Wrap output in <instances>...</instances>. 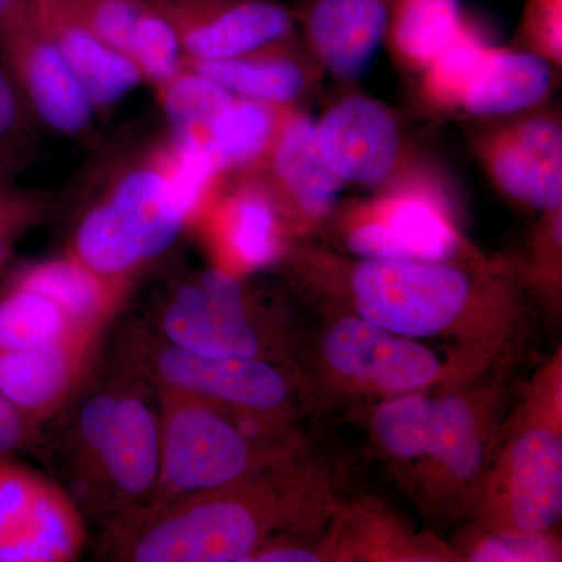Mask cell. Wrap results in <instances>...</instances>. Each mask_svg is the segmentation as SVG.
I'll list each match as a JSON object with an SVG mask.
<instances>
[{"label": "cell", "mask_w": 562, "mask_h": 562, "mask_svg": "<svg viewBox=\"0 0 562 562\" xmlns=\"http://www.w3.org/2000/svg\"><path fill=\"white\" fill-rule=\"evenodd\" d=\"M273 269L325 316L349 314L419 341L454 339L487 357L522 313L525 283L508 258L373 260L302 238Z\"/></svg>", "instance_id": "obj_1"}, {"label": "cell", "mask_w": 562, "mask_h": 562, "mask_svg": "<svg viewBox=\"0 0 562 562\" xmlns=\"http://www.w3.org/2000/svg\"><path fill=\"white\" fill-rule=\"evenodd\" d=\"M77 181L66 255L128 286L195 224L220 179L202 150L165 131L101 144Z\"/></svg>", "instance_id": "obj_2"}, {"label": "cell", "mask_w": 562, "mask_h": 562, "mask_svg": "<svg viewBox=\"0 0 562 562\" xmlns=\"http://www.w3.org/2000/svg\"><path fill=\"white\" fill-rule=\"evenodd\" d=\"M327 482L288 452L249 475L188 495L121 525V557L135 562H251L328 506Z\"/></svg>", "instance_id": "obj_3"}, {"label": "cell", "mask_w": 562, "mask_h": 562, "mask_svg": "<svg viewBox=\"0 0 562 562\" xmlns=\"http://www.w3.org/2000/svg\"><path fill=\"white\" fill-rule=\"evenodd\" d=\"M331 249L373 260H471L452 179L430 157L366 198L336 203L321 232Z\"/></svg>", "instance_id": "obj_4"}, {"label": "cell", "mask_w": 562, "mask_h": 562, "mask_svg": "<svg viewBox=\"0 0 562 562\" xmlns=\"http://www.w3.org/2000/svg\"><path fill=\"white\" fill-rule=\"evenodd\" d=\"M160 394L161 468L157 490L149 505L131 519L161 512L171 503L224 486L261 465L290 447L266 442V417L244 416L194 395L158 387Z\"/></svg>", "instance_id": "obj_5"}, {"label": "cell", "mask_w": 562, "mask_h": 562, "mask_svg": "<svg viewBox=\"0 0 562 562\" xmlns=\"http://www.w3.org/2000/svg\"><path fill=\"white\" fill-rule=\"evenodd\" d=\"M77 490L103 497L121 522L149 505L161 468L160 412L138 384L114 380L91 392L74 424Z\"/></svg>", "instance_id": "obj_6"}, {"label": "cell", "mask_w": 562, "mask_h": 562, "mask_svg": "<svg viewBox=\"0 0 562 562\" xmlns=\"http://www.w3.org/2000/svg\"><path fill=\"white\" fill-rule=\"evenodd\" d=\"M560 366L536 384L530 401L494 450L476 512L484 531L550 532L562 514Z\"/></svg>", "instance_id": "obj_7"}, {"label": "cell", "mask_w": 562, "mask_h": 562, "mask_svg": "<svg viewBox=\"0 0 562 562\" xmlns=\"http://www.w3.org/2000/svg\"><path fill=\"white\" fill-rule=\"evenodd\" d=\"M317 349L328 382L357 395L387 398L472 379L492 360L479 353L442 355L357 316H331Z\"/></svg>", "instance_id": "obj_8"}, {"label": "cell", "mask_w": 562, "mask_h": 562, "mask_svg": "<svg viewBox=\"0 0 562 562\" xmlns=\"http://www.w3.org/2000/svg\"><path fill=\"white\" fill-rule=\"evenodd\" d=\"M501 392L471 387L435 395L427 453L413 476V490L431 506H476L498 441L495 419Z\"/></svg>", "instance_id": "obj_9"}, {"label": "cell", "mask_w": 562, "mask_h": 562, "mask_svg": "<svg viewBox=\"0 0 562 562\" xmlns=\"http://www.w3.org/2000/svg\"><path fill=\"white\" fill-rule=\"evenodd\" d=\"M243 277L213 268L173 284L160 310L162 341L211 357L265 358L269 342Z\"/></svg>", "instance_id": "obj_10"}, {"label": "cell", "mask_w": 562, "mask_h": 562, "mask_svg": "<svg viewBox=\"0 0 562 562\" xmlns=\"http://www.w3.org/2000/svg\"><path fill=\"white\" fill-rule=\"evenodd\" d=\"M472 155L509 201L550 213L562 209L561 111L535 109L472 132Z\"/></svg>", "instance_id": "obj_11"}, {"label": "cell", "mask_w": 562, "mask_h": 562, "mask_svg": "<svg viewBox=\"0 0 562 562\" xmlns=\"http://www.w3.org/2000/svg\"><path fill=\"white\" fill-rule=\"evenodd\" d=\"M316 135L333 172L369 192L428 157L406 138L394 111L364 92H346L333 101L316 121Z\"/></svg>", "instance_id": "obj_12"}, {"label": "cell", "mask_w": 562, "mask_h": 562, "mask_svg": "<svg viewBox=\"0 0 562 562\" xmlns=\"http://www.w3.org/2000/svg\"><path fill=\"white\" fill-rule=\"evenodd\" d=\"M143 369L158 387L266 419H279L294 387L271 360L192 353L166 341L147 347Z\"/></svg>", "instance_id": "obj_13"}, {"label": "cell", "mask_w": 562, "mask_h": 562, "mask_svg": "<svg viewBox=\"0 0 562 562\" xmlns=\"http://www.w3.org/2000/svg\"><path fill=\"white\" fill-rule=\"evenodd\" d=\"M0 57L38 128L81 143L94 140L101 116L29 7L0 41Z\"/></svg>", "instance_id": "obj_14"}, {"label": "cell", "mask_w": 562, "mask_h": 562, "mask_svg": "<svg viewBox=\"0 0 562 562\" xmlns=\"http://www.w3.org/2000/svg\"><path fill=\"white\" fill-rule=\"evenodd\" d=\"M83 543V519L68 492L0 460V562L72 561Z\"/></svg>", "instance_id": "obj_15"}, {"label": "cell", "mask_w": 562, "mask_h": 562, "mask_svg": "<svg viewBox=\"0 0 562 562\" xmlns=\"http://www.w3.org/2000/svg\"><path fill=\"white\" fill-rule=\"evenodd\" d=\"M217 268L247 276L276 268L292 241L271 194L254 172L217 181L199 214Z\"/></svg>", "instance_id": "obj_16"}, {"label": "cell", "mask_w": 562, "mask_h": 562, "mask_svg": "<svg viewBox=\"0 0 562 562\" xmlns=\"http://www.w3.org/2000/svg\"><path fill=\"white\" fill-rule=\"evenodd\" d=\"M168 21L192 61L241 57L299 35L280 0H147Z\"/></svg>", "instance_id": "obj_17"}, {"label": "cell", "mask_w": 562, "mask_h": 562, "mask_svg": "<svg viewBox=\"0 0 562 562\" xmlns=\"http://www.w3.org/2000/svg\"><path fill=\"white\" fill-rule=\"evenodd\" d=\"M250 172L271 194L294 239L321 232L346 187L322 155L316 121L305 109L291 111L271 150Z\"/></svg>", "instance_id": "obj_18"}, {"label": "cell", "mask_w": 562, "mask_h": 562, "mask_svg": "<svg viewBox=\"0 0 562 562\" xmlns=\"http://www.w3.org/2000/svg\"><path fill=\"white\" fill-rule=\"evenodd\" d=\"M394 0H295L299 35L325 74L360 80L384 43Z\"/></svg>", "instance_id": "obj_19"}, {"label": "cell", "mask_w": 562, "mask_h": 562, "mask_svg": "<svg viewBox=\"0 0 562 562\" xmlns=\"http://www.w3.org/2000/svg\"><path fill=\"white\" fill-rule=\"evenodd\" d=\"M98 338L76 333L47 346L0 351V392L31 424L49 419L79 390Z\"/></svg>", "instance_id": "obj_20"}, {"label": "cell", "mask_w": 562, "mask_h": 562, "mask_svg": "<svg viewBox=\"0 0 562 562\" xmlns=\"http://www.w3.org/2000/svg\"><path fill=\"white\" fill-rule=\"evenodd\" d=\"M184 68L221 85L233 95L279 106H302L319 90L325 70L303 43L301 35L241 57L217 61H192Z\"/></svg>", "instance_id": "obj_21"}, {"label": "cell", "mask_w": 562, "mask_h": 562, "mask_svg": "<svg viewBox=\"0 0 562 562\" xmlns=\"http://www.w3.org/2000/svg\"><path fill=\"white\" fill-rule=\"evenodd\" d=\"M29 10L90 94L99 116L144 83L135 63L95 35L61 0H31Z\"/></svg>", "instance_id": "obj_22"}, {"label": "cell", "mask_w": 562, "mask_h": 562, "mask_svg": "<svg viewBox=\"0 0 562 562\" xmlns=\"http://www.w3.org/2000/svg\"><path fill=\"white\" fill-rule=\"evenodd\" d=\"M554 69L531 52L495 46L482 72L465 92L458 113L476 120H495L539 109L557 85Z\"/></svg>", "instance_id": "obj_23"}, {"label": "cell", "mask_w": 562, "mask_h": 562, "mask_svg": "<svg viewBox=\"0 0 562 562\" xmlns=\"http://www.w3.org/2000/svg\"><path fill=\"white\" fill-rule=\"evenodd\" d=\"M294 109L250 101L232 95L206 133V157L221 179L232 173L254 171L276 143Z\"/></svg>", "instance_id": "obj_24"}, {"label": "cell", "mask_w": 562, "mask_h": 562, "mask_svg": "<svg viewBox=\"0 0 562 562\" xmlns=\"http://www.w3.org/2000/svg\"><path fill=\"white\" fill-rule=\"evenodd\" d=\"M13 284L46 295L60 306L77 328L95 335L116 313L127 290V286L103 279L69 255L24 269Z\"/></svg>", "instance_id": "obj_25"}, {"label": "cell", "mask_w": 562, "mask_h": 562, "mask_svg": "<svg viewBox=\"0 0 562 562\" xmlns=\"http://www.w3.org/2000/svg\"><path fill=\"white\" fill-rule=\"evenodd\" d=\"M464 16L461 0H394L383 43L392 65L417 76L453 40Z\"/></svg>", "instance_id": "obj_26"}, {"label": "cell", "mask_w": 562, "mask_h": 562, "mask_svg": "<svg viewBox=\"0 0 562 562\" xmlns=\"http://www.w3.org/2000/svg\"><path fill=\"white\" fill-rule=\"evenodd\" d=\"M494 47L482 22L465 13L453 40L417 74V101L431 114L458 113Z\"/></svg>", "instance_id": "obj_27"}, {"label": "cell", "mask_w": 562, "mask_h": 562, "mask_svg": "<svg viewBox=\"0 0 562 562\" xmlns=\"http://www.w3.org/2000/svg\"><path fill=\"white\" fill-rule=\"evenodd\" d=\"M428 391L406 392L383 398L372 416V432L376 446L395 468L412 469L406 472V482L419 471L427 453L435 395Z\"/></svg>", "instance_id": "obj_28"}, {"label": "cell", "mask_w": 562, "mask_h": 562, "mask_svg": "<svg viewBox=\"0 0 562 562\" xmlns=\"http://www.w3.org/2000/svg\"><path fill=\"white\" fill-rule=\"evenodd\" d=\"M155 91L168 135L177 143L201 150L205 146L211 122L233 95L221 85L188 68H183L168 83L155 88Z\"/></svg>", "instance_id": "obj_29"}, {"label": "cell", "mask_w": 562, "mask_h": 562, "mask_svg": "<svg viewBox=\"0 0 562 562\" xmlns=\"http://www.w3.org/2000/svg\"><path fill=\"white\" fill-rule=\"evenodd\" d=\"M76 333L90 331L77 328L60 306L40 292L11 284L0 299V351L47 346Z\"/></svg>", "instance_id": "obj_30"}, {"label": "cell", "mask_w": 562, "mask_h": 562, "mask_svg": "<svg viewBox=\"0 0 562 562\" xmlns=\"http://www.w3.org/2000/svg\"><path fill=\"white\" fill-rule=\"evenodd\" d=\"M95 35L133 61L140 41L162 18L147 0H61Z\"/></svg>", "instance_id": "obj_31"}, {"label": "cell", "mask_w": 562, "mask_h": 562, "mask_svg": "<svg viewBox=\"0 0 562 562\" xmlns=\"http://www.w3.org/2000/svg\"><path fill=\"white\" fill-rule=\"evenodd\" d=\"M36 128L9 69L0 57V162L16 173L35 154Z\"/></svg>", "instance_id": "obj_32"}, {"label": "cell", "mask_w": 562, "mask_h": 562, "mask_svg": "<svg viewBox=\"0 0 562 562\" xmlns=\"http://www.w3.org/2000/svg\"><path fill=\"white\" fill-rule=\"evenodd\" d=\"M514 41V46L561 69L562 0H527Z\"/></svg>", "instance_id": "obj_33"}, {"label": "cell", "mask_w": 562, "mask_h": 562, "mask_svg": "<svg viewBox=\"0 0 562 562\" xmlns=\"http://www.w3.org/2000/svg\"><path fill=\"white\" fill-rule=\"evenodd\" d=\"M11 177L0 173V265L9 257L11 243L55 206L52 195L16 187Z\"/></svg>", "instance_id": "obj_34"}, {"label": "cell", "mask_w": 562, "mask_h": 562, "mask_svg": "<svg viewBox=\"0 0 562 562\" xmlns=\"http://www.w3.org/2000/svg\"><path fill=\"white\" fill-rule=\"evenodd\" d=\"M562 209L543 213L531 233L530 257L516 261L524 283L557 290L561 283Z\"/></svg>", "instance_id": "obj_35"}, {"label": "cell", "mask_w": 562, "mask_h": 562, "mask_svg": "<svg viewBox=\"0 0 562 562\" xmlns=\"http://www.w3.org/2000/svg\"><path fill=\"white\" fill-rule=\"evenodd\" d=\"M560 557V543L550 532L486 531L468 553V560L473 562L557 561Z\"/></svg>", "instance_id": "obj_36"}, {"label": "cell", "mask_w": 562, "mask_h": 562, "mask_svg": "<svg viewBox=\"0 0 562 562\" xmlns=\"http://www.w3.org/2000/svg\"><path fill=\"white\" fill-rule=\"evenodd\" d=\"M32 425L0 392V457L27 442L32 435Z\"/></svg>", "instance_id": "obj_37"}, {"label": "cell", "mask_w": 562, "mask_h": 562, "mask_svg": "<svg viewBox=\"0 0 562 562\" xmlns=\"http://www.w3.org/2000/svg\"><path fill=\"white\" fill-rule=\"evenodd\" d=\"M29 3L31 0H0V41L11 25L25 13Z\"/></svg>", "instance_id": "obj_38"}, {"label": "cell", "mask_w": 562, "mask_h": 562, "mask_svg": "<svg viewBox=\"0 0 562 562\" xmlns=\"http://www.w3.org/2000/svg\"><path fill=\"white\" fill-rule=\"evenodd\" d=\"M0 173H11V176H13V172H10L2 162H0Z\"/></svg>", "instance_id": "obj_39"}]
</instances>
